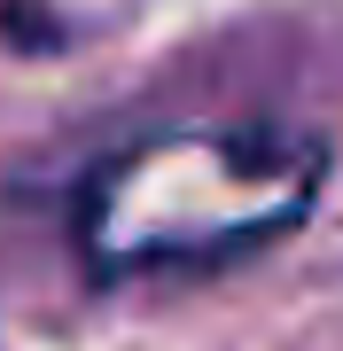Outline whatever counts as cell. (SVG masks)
<instances>
[{
	"label": "cell",
	"instance_id": "6da1fadb",
	"mask_svg": "<svg viewBox=\"0 0 343 351\" xmlns=\"http://www.w3.org/2000/svg\"><path fill=\"white\" fill-rule=\"evenodd\" d=\"M320 149L289 133H164L110 156L78 195V250L94 274L211 265L273 242L312 203Z\"/></svg>",
	"mask_w": 343,
	"mask_h": 351
}]
</instances>
